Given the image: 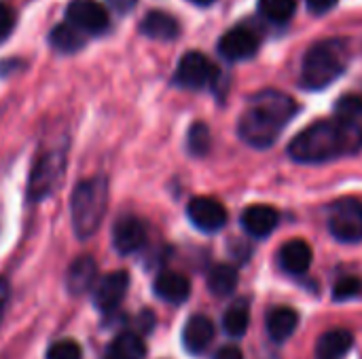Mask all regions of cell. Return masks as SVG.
<instances>
[{"label": "cell", "mask_w": 362, "mask_h": 359, "mask_svg": "<svg viewBox=\"0 0 362 359\" xmlns=\"http://www.w3.org/2000/svg\"><path fill=\"white\" fill-rule=\"evenodd\" d=\"M112 8H117L119 13H127L132 11V6L136 4V0H106Z\"/></svg>", "instance_id": "cell-34"}, {"label": "cell", "mask_w": 362, "mask_h": 359, "mask_svg": "<svg viewBox=\"0 0 362 359\" xmlns=\"http://www.w3.org/2000/svg\"><path fill=\"white\" fill-rule=\"evenodd\" d=\"M214 339V324L206 315H193L182 332V343L189 353H202Z\"/></svg>", "instance_id": "cell-17"}, {"label": "cell", "mask_w": 362, "mask_h": 359, "mask_svg": "<svg viewBox=\"0 0 362 359\" xmlns=\"http://www.w3.org/2000/svg\"><path fill=\"white\" fill-rule=\"evenodd\" d=\"M64 167H66V157L64 152H47L42 154L30 176V184H28V199L30 201H42L49 195H53L55 186L59 184L62 176H64Z\"/></svg>", "instance_id": "cell-5"}, {"label": "cell", "mask_w": 362, "mask_h": 359, "mask_svg": "<svg viewBox=\"0 0 362 359\" xmlns=\"http://www.w3.org/2000/svg\"><path fill=\"white\" fill-rule=\"evenodd\" d=\"M81 347L78 343L70 341V339H64V341H57L49 347L47 351V359H81Z\"/></svg>", "instance_id": "cell-28"}, {"label": "cell", "mask_w": 362, "mask_h": 359, "mask_svg": "<svg viewBox=\"0 0 362 359\" xmlns=\"http://www.w3.org/2000/svg\"><path fill=\"white\" fill-rule=\"evenodd\" d=\"M49 42L62 53H76L85 44V32H81L72 23H59L51 30Z\"/></svg>", "instance_id": "cell-22"}, {"label": "cell", "mask_w": 362, "mask_h": 359, "mask_svg": "<svg viewBox=\"0 0 362 359\" xmlns=\"http://www.w3.org/2000/svg\"><path fill=\"white\" fill-rule=\"evenodd\" d=\"M144 355H146L144 341L134 332H123L108 345L104 359H144Z\"/></svg>", "instance_id": "cell-21"}, {"label": "cell", "mask_w": 362, "mask_h": 359, "mask_svg": "<svg viewBox=\"0 0 362 359\" xmlns=\"http://www.w3.org/2000/svg\"><path fill=\"white\" fill-rule=\"evenodd\" d=\"M210 144H212V138H210L208 125H204V123L191 125L189 135H187V148H189V152L193 157H204V154H208Z\"/></svg>", "instance_id": "cell-26"}, {"label": "cell", "mask_w": 362, "mask_h": 359, "mask_svg": "<svg viewBox=\"0 0 362 359\" xmlns=\"http://www.w3.org/2000/svg\"><path fill=\"white\" fill-rule=\"evenodd\" d=\"M66 19L85 34H102L108 30V11L95 0H72L66 8Z\"/></svg>", "instance_id": "cell-7"}, {"label": "cell", "mask_w": 362, "mask_h": 359, "mask_svg": "<svg viewBox=\"0 0 362 359\" xmlns=\"http://www.w3.org/2000/svg\"><path fill=\"white\" fill-rule=\"evenodd\" d=\"M362 148V127L358 121L333 118L305 127L288 144V154L297 163H325L337 157L354 154Z\"/></svg>", "instance_id": "cell-1"}, {"label": "cell", "mask_w": 362, "mask_h": 359, "mask_svg": "<svg viewBox=\"0 0 362 359\" xmlns=\"http://www.w3.org/2000/svg\"><path fill=\"white\" fill-rule=\"evenodd\" d=\"M335 4H337V0H308V8H310V13H314V15H325V13H329Z\"/></svg>", "instance_id": "cell-31"}, {"label": "cell", "mask_w": 362, "mask_h": 359, "mask_svg": "<svg viewBox=\"0 0 362 359\" xmlns=\"http://www.w3.org/2000/svg\"><path fill=\"white\" fill-rule=\"evenodd\" d=\"M193 4H199V6H208V4H212L214 0H191Z\"/></svg>", "instance_id": "cell-35"}, {"label": "cell", "mask_w": 362, "mask_h": 359, "mask_svg": "<svg viewBox=\"0 0 362 359\" xmlns=\"http://www.w3.org/2000/svg\"><path fill=\"white\" fill-rule=\"evenodd\" d=\"M238 271L231 264H216L208 273V288L216 296H229L238 288Z\"/></svg>", "instance_id": "cell-23"}, {"label": "cell", "mask_w": 362, "mask_h": 359, "mask_svg": "<svg viewBox=\"0 0 362 359\" xmlns=\"http://www.w3.org/2000/svg\"><path fill=\"white\" fill-rule=\"evenodd\" d=\"M146 243V226L136 216H121L112 226V245L119 254L129 256Z\"/></svg>", "instance_id": "cell-12"}, {"label": "cell", "mask_w": 362, "mask_h": 359, "mask_svg": "<svg viewBox=\"0 0 362 359\" xmlns=\"http://www.w3.org/2000/svg\"><path fill=\"white\" fill-rule=\"evenodd\" d=\"M108 203V186L106 180L95 176L76 184L70 199L72 226L78 239H89L100 229Z\"/></svg>", "instance_id": "cell-4"}, {"label": "cell", "mask_w": 362, "mask_h": 359, "mask_svg": "<svg viewBox=\"0 0 362 359\" xmlns=\"http://www.w3.org/2000/svg\"><path fill=\"white\" fill-rule=\"evenodd\" d=\"M312 264V248L303 239H291L280 250V267L291 275H303Z\"/></svg>", "instance_id": "cell-15"}, {"label": "cell", "mask_w": 362, "mask_h": 359, "mask_svg": "<svg viewBox=\"0 0 362 359\" xmlns=\"http://www.w3.org/2000/svg\"><path fill=\"white\" fill-rule=\"evenodd\" d=\"M329 231L341 243H356L362 239V203L358 199H341L331 207Z\"/></svg>", "instance_id": "cell-6"}, {"label": "cell", "mask_w": 362, "mask_h": 359, "mask_svg": "<svg viewBox=\"0 0 362 359\" xmlns=\"http://www.w3.org/2000/svg\"><path fill=\"white\" fill-rule=\"evenodd\" d=\"M259 38L250 28L235 25L229 32H225L218 40V53L229 61H242L257 53Z\"/></svg>", "instance_id": "cell-11"}, {"label": "cell", "mask_w": 362, "mask_h": 359, "mask_svg": "<svg viewBox=\"0 0 362 359\" xmlns=\"http://www.w3.org/2000/svg\"><path fill=\"white\" fill-rule=\"evenodd\" d=\"M354 345V336L350 330L337 328L325 332L316 343V359H346Z\"/></svg>", "instance_id": "cell-16"}, {"label": "cell", "mask_w": 362, "mask_h": 359, "mask_svg": "<svg viewBox=\"0 0 362 359\" xmlns=\"http://www.w3.org/2000/svg\"><path fill=\"white\" fill-rule=\"evenodd\" d=\"M348 66V44L341 38L320 40L303 57L301 63V87L320 91L335 83Z\"/></svg>", "instance_id": "cell-3"}, {"label": "cell", "mask_w": 362, "mask_h": 359, "mask_svg": "<svg viewBox=\"0 0 362 359\" xmlns=\"http://www.w3.org/2000/svg\"><path fill=\"white\" fill-rule=\"evenodd\" d=\"M155 294L165 303H185L191 294V281L174 271H165L155 279Z\"/></svg>", "instance_id": "cell-18"}, {"label": "cell", "mask_w": 362, "mask_h": 359, "mask_svg": "<svg viewBox=\"0 0 362 359\" xmlns=\"http://www.w3.org/2000/svg\"><path fill=\"white\" fill-rule=\"evenodd\" d=\"M250 326V307L246 300H238L233 303L225 317H223V328L229 336H244L246 330Z\"/></svg>", "instance_id": "cell-24"}, {"label": "cell", "mask_w": 362, "mask_h": 359, "mask_svg": "<svg viewBox=\"0 0 362 359\" xmlns=\"http://www.w3.org/2000/svg\"><path fill=\"white\" fill-rule=\"evenodd\" d=\"M295 112L297 104L291 95L276 89L257 93L250 102V108L240 118V138L255 148H269Z\"/></svg>", "instance_id": "cell-2"}, {"label": "cell", "mask_w": 362, "mask_h": 359, "mask_svg": "<svg viewBox=\"0 0 362 359\" xmlns=\"http://www.w3.org/2000/svg\"><path fill=\"white\" fill-rule=\"evenodd\" d=\"M216 68L214 63L199 51H189L182 55L178 70H176V83L185 89H204L214 80Z\"/></svg>", "instance_id": "cell-8"}, {"label": "cell", "mask_w": 362, "mask_h": 359, "mask_svg": "<svg viewBox=\"0 0 362 359\" xmlns=\"http://www.w3.org/2000/svg\"><path fill=\"white\" fill-rule=\"evenodd\" d=\"M214 359H244V355H242V351L235 345H227V347H221L216 351Z\"/></svg>", "instance_id": "cell-32"}, {"label": "cell", "mask_w": 362, "mask_h": 359, "mask_svg": "<svg viewBox=\"0 0 362 359\" xmlns=\"http://www.w3.org/2000/svg\"><path fill=\"white\" fill-rule=\"evenodd\" d=\"M335 116L346 121H356L362 116V97L356 93L344 95L335 104Z\"/></svg>", "instance_id": "cell-27"}, {"label": "cell", "mask_w": 362, "mask_h": 359, "mask_svg": "<svg viewBox=\"0 0 362 359\" xmlns=\"http://www.w3.org/2000/svg\"><path fill=\"white\" fill-rule=\"evenodd\" d=\"M95 279H98L95 260L91 256H81L70 264L68 275H66V286H68L70 294L81 296L95 286Z\"/></svg>", "instance_id": "cell-14"}, {"label": "cell", "mask_w": 362, "mask_h": 359, "mask_svg": "<svg viewBox=\"0 0 362 359\" xmlns=\"http://www.w3.org/2000/svg\"><path fill=\"white\" fill-rule=\"evenodd\" d=\"M189 220L204 233H216L227 224V209L212 197H195L187 207Z\"/></svg>", "instance_id": "cell-9"}, {"label": "cell", "mask_w": 362, "mask_h": 359, "mask_svg": "<svg viewBox=\"0 0 362 359\" xmlns=\"http://www.w3.org/2000/svg\"><path fill=\"white\" fill-rule=\"evenodd\" d=\"M129 288V275L125 271H112L108 275H104L100 281H95V290H93V303L102 313H110L115 311Z\"/></svg>", "instance_id": "cell-10"}, {"label": "cell", "mask_w": 362, "mask_h": 359, "mask_svg": "<svg viewBox=\"0 0 362 359\" xmlns=\"http://www.w3.org/2000/svg\"><path fill=\"white\" fill-rule=\"evenodd\" d=\"M140 30H142V34H146L148 38H155V40H174L180 32V25L170 13L151 11L144 15Z\"/></svg>", "instance_id": "cell-19"}, {"label": "cell", "mask_w": 362, "mask_h": 359, "mask_svg": "<svg viewBox=\"0 0 362 359\" xmlns=\"http://www.w3.org/2000/svg\"><path fill=\"white\" fill-rule=\"evenodd\" d=\"M299 326V313L291 307H278L267 315V332L274 341H286Z\"/></svg>", "instance_id": "cell-20"}, {"label": "cell", "mask_w": 362, "mask_h": 359, "mask_svg": "<svg viewBox=\"0 0 362 359\" xmlns=\"http://www.w3.org/2000/svg\"><path fill=\"white\" fill-rule=\"evenodd\" d=\"M297 8V0H259V11L269 21H288Z\"/></svg>", "instance_id": "cell-25"}, {"label": "cell", "mask_w": 362, "mask_h": 359, "mask_svg": "<svg viewBox=\"0 0 362 359\" xmlns=\"http://www.w3.org/2000/svg\"><path fill=\"white\" fill-rule=\"evenodd\" d=\"M13 28H15V11L6 2H0V42L8 38Z\"/></svg>", "instance_id": "cell-30"}, {"label": "cell", "mask_w": 362, "mask_h": 359, "mask_svg": "<svg viewBox=\"0 0 362 359\" xmlns=\"http://www.w3.org/2000/svg\"><path fill=\"white\" fill-rule=\"evenodd\" d=\"M362 292V281L358 277H344L335 284L333 296L335 300H350L354 296H358Z\"/></svg>", "instance_id": "cell-29"}, {"label": "cell", "mask_w": 362, "mask_h": 359, "mask_svg": "<svg viewBox=\"0 0 362 359\" xmlns=\"http://www.w3.org/2000/svg\"><path fill=\"white\" fill-rule=\"evenodd\" d=\"M8 296H11V288H8V281L0 277V322H2V313H4V309H6Z\"/></svg>", "instance_id": "cell-33"}, {"label": "cell", "mask_w": 362, "mask_h": 359, "mask_svg": "<svg viewBox=\"0 0 362 359\" xmlns=\"http://www.w3.org/2000/svg\"><path fill=\"white\" fill-rule=\"evenodd\" d=\"M280 222V216L274 207L269 205H250L242 214V226L250 237L263 239L276 231Z\"/></svg>", "instance_id": "cell-13"}]
</instances>
